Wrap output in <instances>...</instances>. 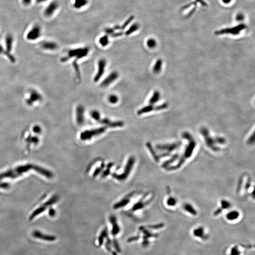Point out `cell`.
Wrapping results in <instances>:
<instances>
[{
  "label": "cell",
  "instance_id": "cell-1",
  "mask_svg": "<svg viewBox=\"0 0 255 255\" xmlns=\"http://www.w3.org/2000/svg\"><path fill=\"white\" fill-rule=\"evenodd\" d=\"M183 138L185 139L188 140V144L187 146H186L185 149L184 153L183 156H181L180 160L178 162L176 165L174 166H169L167 167V169L169 171H173V170H177L180 168L181 165L184 163L186 159L190 158L191 156H192L193 151L194 150L196 146V142L194 139H193L192 136H191L190 134L188 133H184L183 135Z\"/></svg>",
  "mask_w": 255,
  "mask_h": 255
},
{
  "label": "cell",
  "instance_id": "cell-2",
  "mask_svg": "<svg viewBox=\"0 0 255 255\" xmlns=\"http://www.w3.org/2000/svg\"><path fill=\"white\" fill-rule=\"evenodd\" d=\"M34 167L35 166L31 164H27V165L19 166L13 170H9L6 172L1 173L0 175V180L8 177L14 178L18 177L19 176L22 175V173L27 172L31 169H34Z\"/></svg>",
  "mask_w": 255,
  "mask_h": 255
},
{
  "label": "cell",
  "instance_id": "cell-3",
  "mask_svg": "<svg viewBox=\"0 0 255 255\" xmlns=\"http://www.w3.org/2000/svg\"><path fill=\"white\" fill-rule=\"evenodd\" d=\"M89 48L88 47L80 48L70 50L68 51V55L62 58L61 61L62 62H66L72 58H76V60L78 61L80 59L85 57L87 56L89 52Z\"/></svg>",
  "mask_w": 255,
  "mask_h": 255
},
{
  "label": "cell",
  "instance_id": "cell-4",
  "mask_svg": "<svg viewBox=\"0 0 255 255\" xmlns=\"http://www.w3.org/2000/svg\"><path fill=\"white\" fill-rule=\"evenodd\" d=\"M42 27L38 24H35L29 29L26 34V38L29 41L38 40L42 35Z\"/></svg>",
  "mask_w": 255,
  "mask_h": 255
},
{
  "label": "cell",
  "instance_id": "cell-5",
  "mask_svg": "<svg viewBox=\"0 0 255 255\" xmlns=\"http://www.w3.org/2000/svg\"><path fill=\"white\" fill-rule=\"evenodd\" d=\"M106 127L104 126L93 130H86L81 133L80 138L83 141H88L95 136L104 133L106 130Z\"/></svg>",
  "mask_w": 255,
  "mask_h": 255
},
{
  "label": "cell",
  "instance_id": "cell-6",
  "mask_svg": "<svg viewBox=\"0 0 255 255\" xmlns=\"http://www.w3.org/2000/svg\"><path fill=\"white\" fill-rule=\"evenodd\" d=\"M135 161V159L133 156L130 157L129 160L128 161L125 168L124 169V171L122 175H118L116 174H114L112 175V177L115 179H116L118 180H124L125 179L127 178L128 176L130 175V172H131L133 166Z\"/></svg>",
  "mask_w": 255,
  "mask_h": 255
},
{
  "label": "cell",
  "instance_id": "cell-7",
  "mask_svg": "<svg viewBox=\"0 0 255 255\" xmlns=\"http://www.w3.org/2000/svg\"><path fill=\"white\" fill-rule=\"evenodd\" d=\"M246 28V25L243 24H241L238 26L231 28H226L217 31L215 32V35H224V34H230L233 35H238L241 31L245 29Z\"/></svg>",
  "mask_w": 255,
  "mask_h": 255
},
{
  "label": "cell",
  "instance_id": "cell-8",
  "mask_svg": "<svg viewBox=\"0 0 255 255\" xmlns=\"http://www.w3.org/2000/svg\"><path fill=\"white\" fill-rule=\"evenodd\" d=\"M200 132L204 137L206 144L209 148H210L214 151H217L219 150V148L215 146L216 142H215V139L213 138L212 137H211L210 135H209V133L207 129L205 128H202Z\"/></svg>",
  "mask_w": 255,
  "mask_h": 255
},
{
  "label": "cell",
  "instance_id": "cell-9",
  "mask_svg": "<svg viewBox=\"0 0 255 255\" xmlns=\"http://www.w3.org/2000/svg\"><path fill=\"white\" fill-rule=\"evenodd\" d=\"M59 7V4L57 1H53L46 6L43 10V16L46 18H49L54 15Z\"/></svg>",
  "mask_w": 255,
  "mask_h": 255
},
{
  "label": "cell",
  "instance_id": "cell-10",
  "mask_svg": "<svg viewBox=\"0 0 255 255\" xmlns=\"http://www.w3.org/2000/svg\"><path fill=\"white\" fill-rule=\"evenodd\" d=\"M58 199V197L57 196H54L50 200H48V201L46 202L43 206H42L41 207H39V208H38L37 209L35 210L33 212V214H32L31 215L30 217V218H29L30 220H32L37 215H38L39 214H40L41 213L43 212L46 209V206H48L53 205V204L55 203L57 201Z\"/></svg>",
  "mask_w": 255,
  "mask_h": 255
},
{
  "label": "cell",
  "instance_id": "cell-11",
  "mask_svg": "<svg viewBox=\"0 0 255 255\" xmlns=\"http://www.w3.org/2000/svg\"><path fill=\"white\" fill-rule=\"evenodd\" d=\"M106 65V62L104 59H100L98 63V70L96 75L94 77V80L95 82H98L100 79L103 76L105 71V68Z\"/></svg>",
  "mask_w": 255,
  "mask_h": 255
},
{
  "label": "cell",
  "instance_id": "cell-12",
  "mask_svg": "<svg viewBox=\"0 0 255 255\" xmlns=\"http://www.w3.org/2000/svg\"><path fill=\"white\" fill-rule=\"evenodd\" d=\"M180 142L173 143V144H165V145H158L156 146V149L159 150H165L166 152L171 154V153L180 146Z\"/></svg>",
  "mask_w": 255,
  "mask_h": 255
},
{
  "label": "cell",
  "instance_id": "cell-13",
  "mask_svg": "<svg viewBox=\"0 0 255 255\" xmlns=\"http://www.w3.org/2000/svg\"><path fill=\"white\" fill-rule=\"evenodd\" d=\"M84 107L83 105H78L76 110V118L77 122L80 125H82L84 122Z\"/></svg>",
  "mask_w": 255,
  "mask_h": 255
},
{
  "label": "cell",
  "instance_id": "cell-14",
  "mask_svg": "<svg viewBox=\"0 0 255 255\" xmlns=\"http://www.w3.org/2000/svg\"><path fill=\"white\" fill-rule=\"evenodd\" d=\"M119 77V73L117 72H113L110 73L101 83V85L102 87H106L111 84L112 82L117 80Z\"/></svg>",
  "mask_w": 255,
  "mask_h": 255
},
{
  "label": "cell",
  "instance_id": "cell-15",
  "mask_svg": "<svg viewBox=\"0 0 255 255\" xmlns=\"http://www.w3.org/2000/svg\"><path fill=\"white\" fill-rule=\"evenodd\" d=\"M99 122L101 124L111 128L122 127L124 125V122L122 121L112 122L107 118L101 119Z\"/></svg>",
  "mask_w": 255,
  "mask_h": 255
},
{
  "label": "cell",
  "instance_id": "cell-16",
  "mask_svg": "<svg viewBox=\"0 0 255 255\" xmlns=\"http://www.w3.org/2000/svg\"><path fill=\"white\" fill-rule=\"evenodd\" d=\"M33 236L36 239L43 240L45 241H53L56 240L55 237L52 235H46L38 230H35L33 232Z\"/></svg>",
  "mask_w": 255,
  "mask_h": 255
},
{
  "label": "cell",
  "instance_id": "cell-17",
  "mask_svg": "<svg viewBox=\"0 0 255 255\" xmlns=\"http://www.w3.org/2000/svg\"><path fill=\"white\" fill-rule=\"evenodd\" d=\"M14 38L13 35L11 34H7L5 38V50L8 54H10L13 47Z\"/></svg>",
  "mask_w": 255,
  "mask_h": 255
},
{
  "label": "cell",
  "instance_id": "cell-18",
  "mask_svg": "<svg viewBox=\"0 0 255 255\" xmlns=\"http://www.w3.org/2000/svg\"><path fill=\"white\" fill-rule=\"evenodd\" d=\"M40 46L43 49L47 51H54L58 48V45L54 41H44L40 43Z\"/></svg>",
  "mask_w": 255,
  "mask_h": 255
},
{
  "label": "cell",
  "instance_id": "cell-19",
  "mask_svg": "<svg viewBox=\"0 0 255 255\" xmlns=\"http://www.w3.org/2000/svg\"><path fill=\"white\" fill-rule=\"evenodd\" d=\"M29 99L27 100V103L28 104H31L32 103H34L35 101H38L41 99V96L38 93L35 91H31L29 93Z\"/></svg>",
  "mask_w": 255,
  "mask_h": 255
},
{
  "label": "cell",
  "instance_id": "cell-20",
  "mask_svg": "<svg viewBox=\"0 0 255 255\" xmlns=\"http://www.w3.org/2000/svg\"><path fill=\"white\" fill-rule=\"evenodd\" d=\"M193 234L196 237L200 238L203 240H206L207 239V236L205 235L204 229L203 227H198L194 230Z\"/></svg>",
  "mask_w": 255,
  "mask_h": 255
},
{
  "label": "cell",
  "instance_id": "cell-21",
  "mask_svg": "<svg viewBox=\"0 0 255 255\" xmlns=\"http://www.w3.org/2000/svg\"><path fill=\"white\" fill-rule=\"evenodd\" d=\"M110 221L111 222V224H112V235H117L119 233L120 229L118 225L117 224L116 218L113 215L111 216L110 218Z\"/></svg>",
  "mask_w": 255,
  "mask_h": 255
},
{
  "label": "cell",
  "instance_id": "cell-22",
  "mask_svg": "<svg viewBox=\"0 0 255 255\" xmlns=\"http://www.w3.org/2000/svg\"><path fill=\"white\" fill-rule=\"evenodd\" d=\"M154 110H155V106L154 105L149 104V105L146 106L144 107L141 109L138 110L137 112V114L138 115H141L143 114L151 112L154 111Z\"/></svg>",
  "mask_w": 255,
  "mask_h": 255
},
{
  "label": "cell",
  "instance_id": "cell-23",
  "mask_svg": "<svg viewBox=\"0 0 255 255\" xmlns=\"http://www.w3.org/2000/svg\"><path fill=\"white\" fill-rule=\"evenodd\" d=\"M88 0H74L73 7L76 9H80L88 4Z\"/></svg>",
  "mask_w": 255,
  "mask_h": 255
},
{
  "label": "cell",
  "instance_id": "cell-24",
  "mask_svg": "<svg viewBox=\"0 0 255 255\" xmlns=\"http://www.w3.org/2000/svg\"><path fill=\"white\" fill-rule=\"evenodd\" d=\"M131 196V195H130ZM129 197V198L130 197ZM128 197H127V198H125L124 199H122V200H121V201L119 202L118 203H117L116 204H115L114 206V209H118V208H121V207H123L124 206H125L126 205H127L129 202H130V198Z\"/></svg>",
  "mask_w": 255,
  "mask_h": 255
},
{
  "label": "cell",
  "instance_id": "cell-25",
  "mask_svg": "<svg viewBox=\"0 0 255 255\" xmlns=\"http://www.w3.org/2000/svg\"><path fill=\"white\" fill-rule=\"evenodd\" d=\"M184 209L186 211L190 213L191 214H192L194 216L197 214V211L194 208V207L192 206V205L188 203H186L184 204L183 206Z\"/></svg>",
  "mask_w": 255,
  "mask_h": 255
},
{
  "label": "cell",
  "instance_id": "cell-26",
  "mask_svg": "<svg viewBox=\"0 0 255 255\" xmlns=\"http://www.w3.org/2000/svg\"><path fill=\"white\" fill-rule=\"evenodd\" d=\"M160 93L158 91H156L154 92L152 96L149 101V104L150 105H154V104H155L156 103L158 102V100L160 99Z\"/></svg>",
  "mask_w": 255,
  "mask_h": 255
},
{
  "label": "cell",
  "instance_id": "cell-27",
  "mask_svg": "<svg viewBox=\"0 0 255 255\" xmlns=\"http://www.w3.org/2000/svg\"><path fill=\"white\" fill-rule=\"evenodd\" d=\"M239 216H240V213L239 212L236 211H230L227 214L226 218L229 221H233L238 219Z\"/></svg>",
  "mask_w": 255,
  "mask_h": 255
},
{
  "label": "cell",
  "instance_id": "cell-28",
  "mask_svg": "<svg viewBox=\"0 0 255 255\" xmlns=\"http://www.w3.org/2000/svg\"><path fill=\"white\" fill-rule=\"evenodd\" d=\"M162 64H163V61L161 59H158L157 60L153 67L154 72L156 74L159 73L161 70Z\"/></svg>",
  "mask_w": 255,
  "mask_h": 255
},
{
  "label": "cell",
  "instance_id": "cell-29",
  "mask_svg": "<svg viewBox=\"0 0 255 255\" xmlns=\"http://www.w3.org/2000/svg\"><path fill=\"white\" fill-rule=\"evenodd\" d=\"M139 26L138 24L135 23L132 24L130 28L128 29L127 31L125 32V35H131L134 32L137 31L138 29H139Z\"/></svg>",
  "mask_w": 255,
  "mask_h": 255
},
{
  "label": "cell",
  "instance_id": "cell-30",
  "mask_svg": "<svg viewBox=\"0 0 255 255\" xmlns=\"http://www.w3.org/2000/svg\"><path fill=\"white\" fill-rule=\"evenodd\" d=\"M99 42L100 44L102 46H106L109 44V38L108 35H104L102 36L99 40Z\"/></svg>",
  "mask_w": 255,
  "mask_h": 255
},
{
  "label": "cell",
  "instance_id": "cell-31",
  "mask_svg": "<svg viewBox=\"0 0 255 255\" xmlns=\"http://www.w3.org/2000/svg\"><path fill=\"white\" fill-rule=\"evenodd\" d=\"M178 156H179L178 154L173 155V156L172 157V158H171L170 160H169L165 162V163H164L163 164L162 167L164 168L168 167L169 165H170V164H172V163H173V162L176 161V160L178 158Z\"/></svg>",
  "mask_w": 255,
  "mask_h": 255
},
{
  "label": "cell",
  "instance_id": "cell-32",
  "mask_svg": "<svg viewBox=\"0 0 255 255\" xmlns=\"http://www.w3.org/2000/svg\"><path fill=\"white\" fill-rule=\"evenodd\" d=\"M91 116L93 119L97 122H99L101 120V115L99 112L97 111H93L91 112Z\"/></svg>",
  "mask_w": 255,
  "mask_h": 255
},
{
  "label": "cell",
  "instance_id": "cell-33",
  "mask_svg": "<svg viewBox=\"0 0 255 255\" xmlns=\"http://www.w3.org/2000/svg\"><path fill=\"white\" fill-rule=\"evenodd\" d=\"M73 66L74 69H75V72H76L77 76L79 80H80V69H79V67H78V64L77 61V60H75V61L73 62Z\"/></svg>",
  "mask_w": 255,
  "mask_h": 255
},
{
  "label": "cell",
  "instance_id": "cell-34",
  "mask_svg": "<svg viewBox=\"0 0 255 255\" xmlns=\"http://www.w3.org/2000/svg\"><path fill=\"white\" fill-rule=\"evenodd\" d=\"M221 208L222 209H228V208H230V206H231V204H230V202H229L228 201H227L226 200H222L221 201Z\"/></svg>",
  "mask_w": 255,
  "mask_h": 255
},
{
  "label": "cell",
  "instance_id": "cell-35",
  "mask_svg": "<svg viewBox=\"0 0 255 255\" xmlns=\"http://www.w3.org/2000/svg\"><path fill=\"white\" fill-rule=\"evenodd\" d=\"M147 46L148 47L150 48H154L156 47V40L154 39L150 38L149 39V40L147 41Z\"/></svg>",
  "mask_w": 255,
  "mask_h": 255
},
{
  "label": "cell",
  "instance_id": "cell-36",
  "mask_svg": "<svg viewBox=\"0 0 255 255\" xmlns=\"http://www.w3.org/2000/svg\"><path fill=\"white\" fill-rule=\"evenodd\" d=\"M241 251L239 249L238 246H235L233 247L230 250V255H240Z\"/></svg>",
  "mask_w": 255,
  "mask_h": 255
},
{
  "label": "cell",
  "instance_id": "cell-37",
  "mask_svg": "<svg viewBox=\"0 0 255 255\" xmlns=\"http://www.w3.org/2000/svg\"><path fill=\"white\" fill-rule=\"evenodd\" d=\"M148 202L144 203L143 202H139L134 206L132 209L133 210H137L140 209L141 208H143L144 206L148 204Z\"/></svg>",
  "mask_w": 255,
  "mask_h": 255
},
{
  "label": "cell",
  "instance_id": "cell-38",
  "mask_svg": "<svg viewBox=\"0 0 255 255\" xmlns=\"http://www.w3.org/2000/svg\"><path fill=\"white\" fill-rule=\"evenodd\" d=\"M108 100L110 103H111L112 104H115L118 102L119 99L116 95H112L109 96Z\"/></svg>",
  "mask_w": 255,
  "mask_h": 255
},
{
  "label": "cell",
  "instance_id": "cell-39",
  "mask_svg": "<svg viewBox=\"0 0 255 255\" xmlns=\"http://www.w3.org/2000/svg\"><path fill=\"white\" fill-rule=\"evenodd\" d=\"M147 146H148V149L150 150V151H151V154H152L154 158L155 159V160L156 161H158V160H159V157L158 156H157V155H156V153L154 152V150L152 148V146H151V144L150 143H147Z\"/></svg>",
  "mask_w": 255,
  "mask_h": 255
},
{
  "label": "cell",
  "instance_id": "cell-40",
  "mask_svg": "<svg viewBox=\"0 0 255 255\" xmlns=\"http://www.w3.org/2000/svg\"><path fill=\"white\" fill-rule=\"evenodd\" d=\"M134 19V16H131L130 17V18L129 19H128L127 20L124 22V24H123L122 27H121V29H125L126 28V27L127 26H128V25L130 24V23L131 22V21L133 20Z\"/></svg>",
  "mask_w": 255,
  "mask_h": 255
},
{
  "label": "cell",
  "instance_id": "cell-41",
  "mask_svg": "<svg viewBox=\"0 0 255 255\" xmlns=\"http://www.w3.org/2000/svg\"><path fill=\"white\" fill-rule=\"evenodd\" d=\"M107 234V233L106 230H104L102 232V233H101V235L100 236L99 239V244L100 245L103 243L104 238L106 236Z\"/></svg>",
  "mask_w": 255,
  "mask_h": 255
},
{
  "label": "cell",
  "instance_id": "cell-42",
  "mask_svg": "<svg viewBox=\"0 0 255 255\" xmlns=\"http://www.w3.org/2000/svg\"><path fill=\"white\" fill-rule=\"evenodd\" d=\"M176 204V200L175 198L171 197L169 198L167 200V204L169 206H174Z\"/></svg>",
  "mask_w": 255,
  "mask_h": 255
},
{
  "label": "cell",
  "instance_id": "cell-43",
  "mask_svg": "<svg viewBox=\"0 0 255 255\" xmlns=\"http://www.w3.org/2000/svg\"><path fill=\"white\" fill-rule=\"evenodd\" d=\"M215 142L220 144H224L225 143V139L222 137H217L215 138Z\"/></svg>",
  "mask_w": 255,
  "mask_h": 255
},
{
  "label": "cell",
  "instance_id": "cell-44",
  "mask_svg": "<svg viewBox=\"0 0 255 255\" xmlns=\"http://www.w3.org/2000/svg\"><path fill=\"white\" fill-rule=\"evenodd\" d=\"M4 49H4V47H2V46L0 45V54H6V53H7V54H8V55L9 56V57L11 58L12 61H14V58H13V57H12V55H11L10 54H8V53H7L6 51L4 50Z\"/></svg>",
  "mask_w": 255,
  "mask_h": 255
},
{
  "label": "cell",
  "instance_id": "cell-45",
  "mask_svg": "<svg viewBox=\"0 0 255 255\" xmlns=\"http://www.w3.org/2000/svg\"><path fill=\"white\" fill-rule=\"evenodd\" d=\"M114 29L112 28H107L105 29V32L107 35H112L114 33Z\"/></svg>",
  "mask_w": 255,
  "mask_h": 255
},
{
  "label": "cell",
  "instance_id": "cell-46",
  "mask_svg": "<svg viewBox=\"0 0 255 255\" xmlns=\"http://www.w3.org/2000/svg\"><path fill=\"white\" fill-rule=\"evenodd\" d=\"M33 0H21V2L23 5L28 6L32 4Z\"/></svg>",
  "mask_w": 255,
  "mask_h": 255
},
{
  "label": "cell",
  "instance_id": "cell-47",
  "mask_svg": "<svg viewBox=\"0 0 255 255\" xmlns=\"http://www.w3.org/2000/svg\"><path fill=\"white\" fill-rule=\"evenodd\" d=\"M248 142L249 144H254V142H255V132H253L252 135L250 137Z\"/></svg>",
  "mask_w": 255,
  "mask_h": 255
},
{
  "label": "cell",
  "instance_id": "cell-48",
  "mask_svg": "<svg viewBox=\"0 0 255 255\" xmlns=\"http://www.w3.org/2000/svg\"><path fill=\"white\" fill-rule=\"evenodd\" d=\"M164 224H158V225H152V226H150L149 228L152 229H157L162 228V227H164Z\"/></svg>",
  "mask_w": 255,
  "mask_h": 255
},
{
  "label": "cell",
  "instance_id": "cell-49",
  "mask_svg": "<svg viewBox=\"0 0 255 255\" xmlns=\"http://www.w3.org/2000/svg\"><path fill=\"white\" fill-rule=\"evenodd\" d=\"M242 178H241V179H240V180H239V184H238V186L237 188V191L238 192H239V191L241 190V187H242Z\"/></svg>",
  "mask_w": 255,
  "mask_h": 255
},
{
  "label": "cell",
  "instance_id": "cell-50",
  "mask_svg": "<svg viewBox=\"0 0 255 255\" xmlns=\"http://www.w3.org/2000/svg\"><path fill=\"white\" fill-rule=\"evenodd\" d=\"M104 166L102 167V168H97L96 171H95V172H94V175H93V176H94V177H95V176H96L97 175H99V173L100 172H101V170H102V168Z\"/></svg>",
  "mask_w": 255,
  "mask_h": 255
},
{
  "label": "cell",
  "instance_id": "cell-51",
  "mask_svg": "<svg viewBox=\"0 0 255 255\" xmlns=\"http://www.w3.org/2000/svg\"><path fill=\"white\" fill-rule=\"evenodd\" d=\"M244 16L242 14H239L237 16L236 20L238 21H241L243 20Z\"/></svg>",
  "mask_w": 255,
  "mask_h": 255
},
{
  "label": "cell",
  "instance_id": "cell-52",
  "mask_svg": "<svg viewBox=\"0 0 255 255\" xmlns=\"http://www.w3.org/2000/svg\"><path fill=\"white\" fill-rule=\"evenodd\" d=\"M122 35H123V33H122V32H118V33H114V34H112L111 36L114 37V38H116V37L121 36Z\"/></svg>",
  "mask_w": 255,
  "mask_h": 255
},
{
  "label": "cell",
  "instance_id": "cell-53",
  "mask_svg": "<svg viewBox=\"0 0 255 255\" xmlns=\"http://www.w3.org/2000/svg\"><path fill=\"white\" fill-rule=\"evenodd\" d=\"M9 186V185L7 183L1 184H0V188H8Z\"/></svg>",
  "mask_w": 255,
  "mask_h": 255
},
{
  "label": "cell",
  "instance_id": "cell-54",
  "mask_svg": "<svg viewBox=\"0 0 255 255\" xmlns=\"http://www.w3.org/2000/svg\"><path fill=\"white\" fill-rule=\"evenodd\" d=\"M49 214L51 217H54L55 214V211L53 209L50 210Z\"/></svg>",
  "mask_w": 255,
  "mask_h": 255
},
{
  "label": "cell",
  "instance_id": "cell-55",
  "mask_svg": "<svg viewBox=\"0 0 255 255\" xmlns=\"http://www.w3.org/2000/svg\"><path fill=\"white\" fill-rule=\"evenodd\" d=\"M48 0H35V2H36V4H42L43 3H45V2H46Z\"/></svg>",
  "mask_w": 255,
  "mask_h": 255
},
{
  "label": "cell",
  "instance_id": "cell-56",
  "mask_svg": "<svg viewBox=\"0 0 255 255\" xmlns=\"http://www.w3.org/2000/svg\"><path fill=\"white\" fill-rule=\"evenodd\" d=\"M196 1L200 2L201 4L203 6H206L207 5L206 4L203 0H196Z\"/></svg>",
  "mask_w": 255,
  "mask_h": 255
},
{
  "label": "cell",
  "instance_id": "cell-57",
  "mask_svg": "<svg viewBox=\"0 0 255 255\" xmlns=\"http://www.w3.org/2000/svg\"><path fill=\"white\" fill-rule=\"evenodd\" d=\"M138 237H133L132 238H130V239L128 240V241H135V240H138Z\"/></svg>",
  "mask_w": 255,
  "mask_h": 255
},
{
  "label": "cell",
  "instance_id": "cell-58",
  "mask_svg": "<svg viewBox=\"0 0 255 255\" xmlns=\"http://www.w3.org/2000/svg\"><path fill=\"white\" fill-rule=\"evenodd\" d=\"M222 1L225 4H227L230 3L232 0H222Z\"/></svg>",
  "mask_w": 255,
  "mask_h": 255
}]
</instances>
